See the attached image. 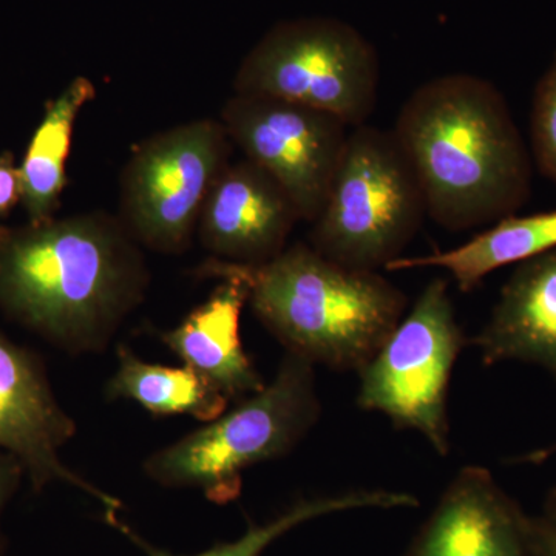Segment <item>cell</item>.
Segmentation results:
<instances>
[{"label":"cell","instance_id":"6","mask_svg":"<svg viewBox=\"0 0 556 556\" xmlns=\"http://www.w3.org/2000/svg\"><path fill=\"white\" fill-rule=\"evenodd\" d=\"M380 64L371 42L346 22H280L254 47L233 78V93L295 102L364 126L378 104Z\"/></svg>","mask_w":556,"mask_h":556},{"label":"cell","instance_id":"14","mask_svg":"<svg viewBox=\"0 0 556 556\" xmlns=\"http://www.w3.org/2000/svg\"><path fill=\"white\" fill-rule=\"evenodd\" d=\"M217 280L206 302L190 311L177 327L163 332L161 340L182 364L211 380L237 404L257 393L266 382L241 342V313L249 298L247 285L232 276Z\"/></svg>","mask_w":556,"mask_h":556},{"label":"cell","instance_id":"12","mask_svg":"<svg viewBox=\"0 0 556 556\" xmlns=\"http://www.w3.org/2000/svg\"><path fill=\"white\" fill-rule=\"evenodd\" d=\"M407 556H533L530 515L489 468L463 467L445 486Z\"/></svg>","mask_w":556,"mask_h":556},{"label":"cell","instance_id":"20","mask_svg":"<svg viewBox=\"0 0 556 556\" xmlns=\"http://www.w3.org/2000/svg\"><path fill=\"white\" fill-rule=\"evenodd\" d=\"M22 181L20 166L11 152L0 153V217H7L21 204Z\"/></svg>","mask_w":556,"mask_h":556},{"label":"cell","instance_id":"7","mask_svg":"<svg viewBox=\"0 0 556 556\" xmlns=\"http://www.w3.org/2000/svg\"><path fill=\"white\" fill-rule=\"evenodd\" d=\"M468 340L445 278L428 281L375 356L357 371V405L413 430L441 457L452 450L448 390Z\"/></svg>","mask_w":556,"mask_h":556},{"label":"cell","instance_id":"23","mask_svg":"<svg viewBox=\"0 0 556 556\" xmlns=\"http://www.w3.org/2000/svg\"><path fill=\"white\" fill-rule=\"evenodd\" d=\"M554 453H556V445L532 453V455L527 456L526 459L522 460L533 464L544 463V460H547L548 456L554 455ZM540 517L556 527V481L552 484L551 489L547 490L546 496H544L543 510H541Z\"/></svg>","mask_w":556,"mask_h":556},{"label":"cell","instance_id":"11","mask_svg":"<svg viewBox=\"0 0 556 556\" xmlns=\"http://www.w3.org/2000/svg\"><path fill=\"white\" fill-rule=\"evenodd\" d=\"M302 222L298 208L268 172L247 159L219 174L201 211L199 237L212 258L265 265L287 249Z\"/></svg>","mask_w":556,"mask_h":556},{"label":"cell","instance_id":"4","mask_svg":"<svg viewBox=\"0 0 556 556\" xmlns=\"http://www.w3.org/2000/svg\"><path fill=\"white\" fill-rule=\"evenodd\" d=\"M320 415L316 365L287 353L262 390L156 450L142 470L155 484L200 490L211 503L225 506L240 496L244 471L289 455Z\"/></svg>","mask_w":556,"mask_h":556},{"label":"cell","instance_id":"16","mask_svg":"<svg viewBox=\"0 0 556 556\" xmlns=\"http://www.w3.org/2000/svg\"><path fill=\"white\" fill-rule=\"evenodd\" d=\"M97 98V86L86 76L70 80L43 110L20 166L22 207L28 223L54 218L67 188V160L80 112Z\"/></svg>","mask_w":556,"mask_h":556},{"label":"cell","instance_id":"15","mask_svg":"<svg viewBox=\"0 0 556 556\" xmlns=\"http://www.w3.org/2000/svg\"><path fill=\"white\" fill-rule=\"evenodd\" d=\"M552 249H556V208L522 217L510 215L460 247L422 257H401L386 270L444 269L460 291L471 292L495 270L519 265Z\"/></svg>","mask_w":556,"mask_h":556},{"label":"cell","instance_id":"9","mask_svg":"<svg viewBox=\"0 0 556 556\" xmlns=\"http://www.w3.org/2000/svg\"><path fill=\"white\" fill-rule=\"evenodd\" d=\"M219 121L244 159L283 188L302 222L313 223L327 201L350 127L321 110L240 93L226 101Z\"/></svg>","mask_w":556,"mask_h":556},{"label":"cell","instance_id":"8","mask_svg":"<svg viewBox=\"0 0 556 556\" xmlns=\"http://www.w3.org/2000/svg\"><path fill=\"white\" fill-rule=\"evenodd\" d=\"M219 119H193L160 131L131 150L121 174L116 217L139 247L188 251L212 186L230 163Z\"/></svg>","mask_w":556,"mask_h":556},{"label":"cell","instance_id":"3","mask_svg":"<svg viewBox=\"0 0 556 556\" xmlns=\"http://www.w3.org/2000/svg\"><path fill=\"white\" fill-rule=\"evenodd\" d=\"M197 273L240 278L248 305L287 353L336 371L364 367L408 306L405 292L382 274L346 268L305 243L265 265L211 258Z\"/></svg>","mask_w":556,"mask_h":556},{"label":"cell","instance_id":"17","mask_svg":"<svg viewBox=\"0 0 556 556\" xmlns=\"http://www.w3.org/2000/svg\"><path fill=\"white\" fill-rule=\"evenodd\" d=\"M417 506H419V500L412 493L386 489H353L332 493V495L300 497L268 521L249 526L247 532L237 540L217 544L197 555H174L152 546L118 517V511H104V519L148 556H262L270 544L276 543L295 527L306 525L314 519L343 514V511L365 510V508L390 510V508H416Z\"/></svg>","mask_w":556,"mask_h":556},{"label":"cell","instance_id":"18","mask_svg":"<svg viewBox=\"0 0 556 556\" xmlns=\"http://www.w3.org/2000/svg\"><path fill=\"white\" fill-rule=\"evenodd\" d=\"M118 367L108 383V396L138 404L156 416L186 415L211 422L229 408L230 401L195 369L149 364L127 346L116 351Z\"/></svg>","mask_w":556,"mask_h":556},{"label":"cell","instance_id":"5","mask_svg":"<svg viewBox=\"0 0 556 556\" xmlns=\"http://www.w3.org/2000/svg\"><path fill=\"white\" fill-rule=\"evenodd\" d=\"M426 217L422 189L393 131L364 124L348 135L309 247L346 268L379 273L402 257Z\"/></svg>","mask_w":556,"mask_h":556},{"label":"cell","instance_id":"10","mask_svg":"<svg viewBox=\"0 0 556 556\" xmlns=\"http://www.w3.org/2000/svg\"><path fill=\"white\" fill-rule=\"evenodd\" d=\"M75 434V419L58 402L38 358L0 331V450L20 460L35 489L58 482L93 497L104 511H118V497L62 460L61 450Z\"/></svg>","mask_w":556,"mask_h":556},{"label":"cell","instance_id":"19","mask_svg":"<svg viewBox=\"0 0 556 556\" xmlns=\"http://www.w3.org/2000/svg\"><path fill=\"white\" fill-rule=\"evenodd\" d=\"M530 141L538 170L556 186V54L533 91Z\"/></svg>","mask_w":556,"mask_h":556},{"label":"cell","instance_id":"1","mask_svg":"<svg viewBox=\"0 0 556 556\" xmlns=\"http://www.w3.org/2000/svg\"><path fill=\"white\" fill-rule=\"evenodd\" d=\"M149 283L142 248L116 215L0 226V309L68 353L104 351Z\"/></svg>","mask_w":556,"mask_h":556},{"label":"cell","instance_id":"13","mask_svg":"<svg viewBox=\"0 0 556 556\" xmlns=\"http://www.w3.org/2000/svg\"><path fill=\"white\" fill-rule=\"evenodd\" d=\"M468 345L477 348L485 367L536 365L556 382V249L517 265Z\"/></svg>","mask_w":556,"mask_h":556},{"label":"cell","instance_id":"21","mask_svg":"<svg viewBox=\"0 0 556 556\" xmlns=\"http://www.w3.org/2000/svg\"><path fill=\"white\" fill-rule=\"evenodd\" d=\"M22 475L25 473L20 460L0 450V518L14 490L20 485Z\"/></svg>","mask_w":556,"mask_h":556},{"label":"cell","instance_id":"22","mask_svg":"<svg viewBox=\"0 0 556 556\" xmlns=\"http://www.w3.org/2000/svg\"><path fill=\"white\" fill-rule=\"evenodd\" d=\"M530 546L533 556H556V527L540 515L530 517Z\"/></svg>","mask_w":556,"mask_h":556},{"label":"cell","instance_id":"2","mask_svg":"<svg viewBox=\"0 0 556 556\" xmlns=\"http://www.w3.org/2000/svg\"><path fill=\"white\" fill-rule=\"evenodd\" d=\"M393 135L415 172L427 217L452 232L517 214L532 192V159L506 98L470 73L424 83Z\"/></svg>","mask_w":556,"mask_h":556}]
</instances>
